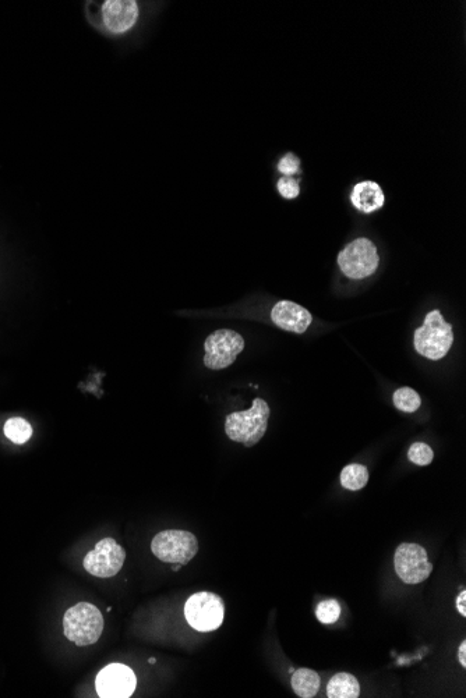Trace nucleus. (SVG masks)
Here are the masks:
<instances>
[{"mask_svg":"<svg viewBox=\"0 0 466 698\" xmlns=\"http://www.w3.org/2000/svg\"><path fill=\"white\" fill-rule=\"evenodd\" d=\"M204 349V366L210 370H224L232 366L238 354L243 352L245 339L231 329H220L208 336Z\"/></svg>","mask_w":466,"mask_h":698,"instance_id":"0eeeda50","label":"nucleus"},{"mask_svg":"<svg viewBox=\"0 0 466 698\" xmlns=\"http://www.w3.org/2000/svg\"><path fill=\"white\" fill-rule=\"evenodd\" d=\"M63 632L77 647L93 646L104 632V616L100 609L88 602H80L67 609L63 618Z\"/></svg>","mask_w":466,"mask_h":698,"instance_id":"f03ea898","label":"nucleus"},{"mask_svg":"<svg viewBox=\"0 0 466 698\" xmlns=\"http://www.w3.org/2000/svg\"><path fill=\"white\" fill-rule=\"evenodd\" d=\"M369 483V470L363 464H349L341 473L342 487L349 491H359Z\"/></svg>","mask_w":466,"mask_h":698,"instance_id":"f3484780","label":"nucleus"},{"mask_svg":"<svg viewBox=\"0 0 466 698\" xmlns=\"http://www.w3.org/2000/svg\"><path fill=\"white\" fill-rule=\"evenodd\" d=\"M359 694L358 679L351 673H337L327 686V696L330 698H358Z\"/></svg>","mask_w":466,"mask_h":698,"instance_id":"4468645a","label":"nucleus"},{"mask_svg":"<svg viewBox=\"0 0 466 698\" xmlns=\"http://www.w3.org/2000/svg\"><path fill=\"white\" fill-rule=\"evenodd\" d=\"M394 565L398 577L407 584L423 583L433 570L425 548L418 544H401L395 551Z\"/></svg>","mask_w":466,"mask_h":698,"instance_id":"1a4fd4ad","label":"nucleus"},{"mask_svg":"<svg viewBox=\"0 0 466 698\" xmlns=\"http://www.w3.org/2000/svg\"><path fill=\"white\" fill-rule=\"evenodd\" d=\"M185 616L187 623L197 632H214L224 623V601L220 595L207 591L190 595L185 605Z\"/></svg>","mask_w":466,"mask_h":698,"instance_id":"39448f33","label":"nucleus"},{"mask_svg":"<svg viewBox=\"0 0 466 698\" xmlns=\"http://www.w3.org/2000/svg\"><path fill=\"white\" fill-rule=\"evenodd\" d=\"M277 189L280 191L281 196L287 198V200L298 198L300 194L298 180L288 176L281 177L280 182L277 184Z\"/></svg>","mask_w":466,"mask_h":698,"instance_id":"412c9836","label":"nucleus"},{"mask_svg":"<svg viewBox=\"0 0 466 698\" xmlns=\"http://www.w3.org/2000/svg\"><path fill=\"white\" fill-rule=\"evenodd\" d=\"M271 320L284 331L305 333L312 324L313 317L305 307L292 301H280L271 311Z\"/></svg>","mask_w":466,"mask_h":698,"instance_id":"f8f14e48","label":"nucleus"},{"mask_svg":"<svg viewBox=\"0 0 466 698\" xmlns=\"http://www.w3.org/2000/svg\"><path fill=\"white\" fill-rule=\"evenodd\" d=\"M465 602H466V591H462L460 595L457 597V609L458 612L462 616H466V607H465Z\"/></svg>","mask_w":466,"mask_h":698,"instance_id":"5701e85b","label":"nucleus"},{"mask_svg":"<svg viewBox=\"0 0 466 698\" xmlns=\"http://www.w3.org/2000/svg\"><path fill=\"white\" fill-rule=\"evenodd\" d=\"M453 342V325L444 321L439 310L427 314L425 324L416 329L415 336H413L416 352L433 361L446 357Z\"/></svg>","mask_w":466,"mask_h":698,"instance_id":"7ed1b4c3","label":"nucleus"},{"mask_svg":"<svg viewBox=\"0 0 466 698\" xmlns=\"http://www.w3.org/2000/svg\"><path fill=\"white\" fill-rule=\"evenodd\" d=\"M126 561V551L114 538H104L84 558L83 566L91 576L109 579L118 575Z\"/></svg>","mask_w":466,"mask_h":698,"instance_id":"6e6552de","label":"nucleus"},{"mask_svg":"<svg viewBox=\"0 0 466 698\" xmlns=\"http://www.w3.org/2000/svg\"><path fill=\"white\" fill-rule=\"evenodd\" d=\"M270 418V407L263 399H254L252 409L229 414L225 421V432L233 442L246 448L259 444L266 434Z\"/></svg>","mask_w":466,"mask_h":698,"instance_id":"f257e3e1","label":"nucleus"},{"mask_svg":"<svg viewBox=\"0 0 466 698\" xmlns=\"http://www.w3.org/2000/svg\"><path fill=\"white\" fill-rule=\"evenodd\" d=\"M394 405L398 410L404 411V413H415L422 405V399L418 395V392L413 391L411 388H401L394 393Z\"/></svg>","mask_w":466,"mask_h":698,"instance_id":"a211bd4d","label":"nucleus"},{"mask_svg":"<svg viewBox=\"0 0 466 698\" xmlns=\"http://www.w3.org/2000/svg\"><path fill=\"white\" fill-rule=\"evenodd\" d=\"M180 568H182V565H179V563H174V565H172V569H174L175 572H178Z\"/></svg>","mask_w":466,"mask_h":698,"instance_id":"393cba45","label":"nucleus"},{"mask_svg":"<svg viewBox=\"0 0 466 698\" xmlns=\"http://www.w3.org/2000/svg\"><path fill=\"white\" fill-rule=\"evenodd\" d=\"M353 207L363 214H372L386 203L383 190L376 182H362L353 187L351 194Z\"/></svg>","mask_w":466,"mask_h":698,"instance_id":"ddd939ff","label":"nucleus"},{"mask_svg":"<svg viewBox=\"0 0 466 698\" xmlns=\"http://www.w3.org/2000/svg\"><path fill=\"white\" fill-rule=\"evenodd\" d=\"M151 551L161 562L187 565L199 552L196 535L185 530L161 531L151 542Z\"/></svg>","mask_w":466,"mask_h":698,"instance_id":"20e7f679","label":"nucleus"},{"mask_svg":"<svg viewBox=\"0 0 466 698\" xmlns=\"http://www.w3.org/2000/svg\"><path fill=\"white\" fill-rule=\"evenodd\" d=\"M95 687L102 698H129L136 690L137 678L129 666L111 664L98 673Z\"/></svg>","mask_w":466,"mask_h":698,"instance_id":"9d476101","label":"nucleus"},{"mask_svg":"<svg viewBox=\"0 0 466 698\" xmlns=\"http://www.w3.org/2000/svg\"><path fill=\"white\" fill-rule=\"evenodd\" d=\"M278 170L282 175L291 177L300 172V161L296 155L287 154L281 159L280 164H278Z\"/></svg>","mask_w":466,"mask_h":698,"instance_id":"4be33fe9","label":"nucleus"},{"mask_svg":"<svg viewBox=\"0 0 466 698\" xmlns=\"http://www.w3.org/2000/svg\"><path fill=\"white\" fill-rule=\"evenodd\" d=\"M5 437L16 445H24L33 437V427L28 423L26 418L13 417L6 421L3 427Z\"/></svg>","mask_w":466,"mask_h":698,"instance_id":"dca6fc26","label":"nucleus"},{"mask_svg":"<svg viewBox=\"0 0 466 698\" xmlns=\"http://www.w3.org/2000/svg\"><path fill=\"white\" fill-rule=\"evenodd\" d=\"M293 692L302 698H312L319 693L320 676L312 669H299L293 672L292 676Z\"/></svg>","mask_w":466,"mask_h":698,"instance_id":"2eb2a0df","label":"nucleus"},{"mask_svg":"<svg viewBox=\"0 0 466 698\" xmlns=\"http://www.w3.org/2000/svg\"><path fill=\"white\" fill-rule=\"evenodd\" d=\"M408 457L412 463L418 464V466H429L433 462L434 453L429 445L416 442L409 449Z\"/></svg>","mask_w":466,"mask_h":698,"instance_id":"aec40b11","label":"nucleus"},{"mask_svg":"<svg viewBox=\"0 0 466 698\" xmlns=\"http://www.w3.org/2000/svg\"><path fill=\"white\" fill-rule=\"evenodd\" d=\"M340 615L341 607L335 600L323 601L316 609L317 619L324 625H331V623L337 622Z\"/></svg>","mask_w":466,"mask_h":698,"instance_id":"6ab92c4d","label":"nucleus"},{"mask_svg":"<svg viewBox=\"0 0 466 698\" xmlns=\"http://www.w3.org/2000/svg\"><path fill=\"white\" fill-rule=\"evenodd\" d=\"M458 661L466 668V641H462L460 650H458Z\"/></svg>","mask_w":466,"mask_h":698,"instance_id":"b1692460","label":"nucleus"},{"mask_svg":"<svg viewBox=\"0 0 466 698\" xmlns=\"http://www.w3.org/2000/svg\"><path fill=\"white\" fill-rule=\"evenodd\" d=\"M140 7L134 0H107L101 5L102 26L109 34L129 33L139 21Z\"/></svg>","mask_w":466,"mask_h":698,"instance_id":"9b49d317","label":"nucleus"},{"mask_svg":"<svg viewBox=\"0 0 466 698\" xmlns=\"http://www.w3.org/2000/svg\"><path fill=\"white\" fill-rule=\"evenodd\" d=\"M377 248L369 239H356L338 255L342 274L351 279H365L379 268Z\"/></svg>","mask_w":466,"mask_h":698,"instance_id":"423d86ee","label":"nucleus"}]
</instances>
